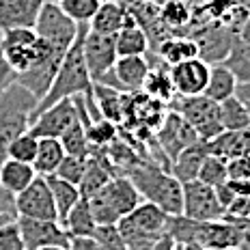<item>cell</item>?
I'll return each instance as SVG.
<instances>
[{
	"label": "cell",
	"mask_w": 250,
	"mask_h": 250,
	"mask_svg": "<svg viewBox=\"0 0 250 250\" xmlns=\"http://www.w3.org/2000/svg\"><path fill=\"white\" fill-rule=\"evenodd\" d=\"M86 33H88V24H78V35H76L74 43L67 50L65 59H62L61 67H59V74H56L54 82H52L50 91L39 100V106H37V110L33 112L30 121H33L39 112H43L45 108H50L52 104L65 100V97L91 95L93 93V78L88 74L84 52H82V43H84Z\"/></svg>",
	"instance_id": "obj_1"
},
{
	"label": "cell",
	"mask_w": 250,
	"mask_h": 250,
	"mask_svg": "<svg viewBox=\"0 0 250 250\" xmlns=\"http://www.w3.org/2000/svg\"><path fill=\"white\" fill-rule=\"evenodd\" d=\"M125 175L138 188L145 201L158 205L170 216L184 211V184L170 170L153 162H143L132 166Z\"/></svg>",
	"instance_id": "obj_2"
},
{
	"label": "cell",
	"mask_w": 250,
	"mask_h": 250,
	"mask_svg": "<svg viewBox=\"0 0 250 250\" xmlns=\"http://www.w3.org/2000/svg\"><path fill=\"white\" fill-rule=\"evenodd\" d=\"M37 106L39 97L20 82H13L4 91H0V164L7 160L9 145L20 134L28 132L30 117Z\"/></svg>",
	"instance_id": "obj_3"
},
{
	"label": "cell",
	"mask_w": 250,
	"mask_h": 250,
	"mask_svg": "<svg viewBox=\"0 0 250 250\" xmlns=\"http://www.w3.org/2000/svg\"><path fill=\"white\" fill-rule=\"evenodd\" d=\"M86 199L95 225H117L123 216H127L145 201L127 175L112 177L100 192L86 196Z\"/></svg>",
	"instance_id": "obj_4"
},
{
	"label": "cell",
	"mask_w": 250,
	"mask_h": 250,
	"mask_svg": "<svg viewBox=\"0 0 250 250\" xmlns=\"http://www.w3.org/2000/svg\"><path fill=\"white\" fill-rule=\"evenodd\" d=\"M168 216L164 209L149 201H143L136 209H132L127 216H123L117 222L119 231L125 239V244H138V242H158L166 233Z\"/></svg>",
	"instance_id": "obj_5"
},
{
	"label": "cell",
	"mask_w": 250,
	"mask_h": 250,
	"mask_svg": "<svg viewBox=\"0 0 250 250\" xmlns=\"http://www.w3.org/2000/svg\"><path fill=\"white\" fill-rule=\"evenodd\" d=\"M168 106L179 112L196 129L201 140L216 138L225 129L220 121V104L205 95H192V97L175 95V100Z\"/></svg>",
	"instance_id": "obj_6"
},
{
	"label": "cell",
	"mask_w": 250,
	"mask_h": 250,
	"mask_svg": "<svg viewBox=\"0 0 250 250\" xmlns=\"http://www.w3.org/2000/svg\"><path fill=\"white\" fill-rule=\"evenodd\" d=\"M65 54H67V50L56 48V45H52L39 37L37 59H35V62L26 71L15 76V82H20V84L26 86L30 93H35V95L41 100V97L50 91V86H52V82H54L56 74H59V67H61L62 59H65Z\"/></svg>",
	"instance_id": "obj_7"
},
{
	"label": "cell",
	"mask_w": 250,
	"mask_h": 250,
	"mask_svg": "<svg viewBox=\"0 0 250 250\" xmlns=\"http://www.w3.org/2000/svg\"><path fill=\"white\" fill-rule=\"evenodd\" d=\"M35 30L43 41H48V43L56 45L61 50H69L78 35V22H74L69 15L62 11L61 4L43 0Z\"/></svg>",
	"instance_id": "obj_8"
},
{
	"label": "cell",
	"mask_w": 250,
	"mask_h": 250,
	"mask_svg": "<svg viewBox=\"0 0 250 250\" xmlns=\"http://www.w3.org/2000/svg\"><path fill=\"white\" fill-rule=\"evenodd\" d=\"M0 52L4 54L7 62L22 74L35 62L39 54V35L35 28H7L2 30Z\"/></svg>",
	"instance_id": "obj_9"
},
{
	"label": "cell",
	"mask_w": 250,
	"mask_h": 250,
	"mask_svg": "<svg viewBox=\"0 0 250 250\" xmlns=\"http://www.w3.org/2000/svg\"><path fill=\"white\" fill-rule=\"evenodd\" d=\"M15 209L18 216L37 218V220H59V209H56L54 196L45 181L43 175H37L35 181L20 194H15Z\"/></svg>",
	"instance_id": "obj_10"
},
{
	"label": "cell",
	"mask_w": 250,
	"mask_h": 250,
	"mask_svg": "<svg viewBox=\"0 0 250 250\" xmlns=\"http://www.w3.org/2000/svg\"><path fill=\"white\" fill-rule=\"evenodd\" d=\"M188 218L199 222H211L225 218V207L220 205L216 190L203 184L201 179H192L184 184V211Z\"/></svg>",
	"instance_id": "obj_11"
},
{
	"label": "cell",
	"mask_w": 250,
	"mask_h": 250,
	"mask_svg": "<svg viewBox=\"0 0 250 250\" xmlns=\"http://www.w3.org/2000/svg\"><path fill=\"white\" fill-rule=\"evenodd\" d=\"M155 140H158L160 149L164 151V155L173 162L186 147L194 145L196 140H201V138H199V134H196V129L192 127L179 112L168 110L164 121L155 129Z\"/></svg>",
	"instance_id": "obj_12"
},
{
	"label": "cell",
	"mask_w": 250,
	"mask_h": 250,
	"mask_svg": "<svg viewBox=\"0 0 250 250\" xmlns=\"http://www.w3.org/2000/svg\"><path fill=\"white\" fill-rule=\"evenodd\" d=\"M82 52H84L88 74H91L93 82H97L102 76H106L112 69L119 59L117 35H104L88 28V33L84 35V43H82Z\"/></svg>",
	"instance_id": "obj_13"
},
{
	"label": "cell",
	"mask_w": 250,
	"mask_h": 250,
	"mask_svg": "<svg viewBox=\"0 0 250 250\" xmlns=\"http://www.w3.org/2000/svg\"><path fill=\"white\" fill-rule=\"evenodd\" d=\"M151 65L145 56H119L117 62L106 76H102L100 84L112 86L121 93H136L143 91Z\"/></svg>",
	"instance_id": "obj_14"
},
{
	"label": "cell",
	"mask_w": 250,
	"mask_h": 250,
	"mask_svg": "<svg viewBox=\"0 0 250 250\" xmlns=\"http://www.w3.org/2000/svg\"><path fill=\"white\" fill-rule=\"evenodd\" d=\"M20 235L24 239L26 250H37L43 246H67L69 248V235L59 220H37V218L18 216Z\"/></svg>",
	"instance_id": "obj_15"
},
{
	"label": "cell",
	"mask_w": 250,
	"mask_h": 250,
	"mask_svg": "<svg viewBox=\"0 0 250 250\" xmlns=\"http://www.w3.org/2000/svg\"><path fill=\"white\" fill-rule=\"evenodd\" d=\"M76 119H78V110H76L74 97H65V100L45 108L43 112H39L30 121L28 132H33L37 138H61L65 134V129Z\"/></svg>",
	"instance_id": "obj_16"
},
{
	"label": "cell",
	"mask_w": 250,
	"mask_h": 250,
	"mask_svg": "<svg viewBox=\"0 0 250 250\" xmlns=\"http://www.w3.org/2000/svg\"><path fill=\"white\" fill-rule=\"evenodd\" d=\"M209 71L211 65L207 61H203L201 56L173 65L170 67V80H173L175 93L184 97L203 95L207 82H209Z\"/></svg>",
	"instance_id": "obj_17"
},
{
	"label": "cell",
	"mask_w": 250,
	"mask_h": 250,
	"mask_svg": "<svg viewBox=\"0 0 250 250\" xmlns=\"http://www.w3.org/2000/svg\"><path fill=\"white\" fill-rule=\"evenodd\" d=\"M192 39L199 45L201 59L207 61L209 65H216V62H225V59L233 48L235 35L225 24H213V26H207V28H201Z\"/></svg>",
	"instance_id": "obj_18"
},
{
	"label": "cell",
	"mask_w": 250,
	"mask_h": 250,
	"mask_svg": "<svg viewBox=\"0 0 250 250\" xmlns=\"http://www.w3.org/2000/svg\"><path fill=\"white\" fill-rule=\"evenodd\" d=\"M43 0H0V30L35 28Z\"/></svg>",
	"instance_id": "obj_19"
},
{
	"label": "cell",
	"mask_w": 250,
	"mask_h": 250,
	"mask_svg": "<svg viewBox=\"0 0 250 250\" xmlns=\"http://www.w3.org/2000/svg\"><path fill=\"white\" fill-rule=\"evenodd\" d=\"M207 155H209V145H207V140H196L194 145L186 147L173 162H170V173H173L181 184L199 179V170H201Z\"/></svg>",
	"instance_id": "obj_20"
},
{
	"label": "cell",
	"mask_w": 250,
	"mask_h": 250,
	"mask_svg": "<svg viewBox=\"0 0 250 250\" xmlns=\"http://www.w3.org/2000/svg\"><path fill=\"white\" fill-rule=\"evenodd\" d=\"M129 18V9L125 2H110V0H102L97 13L88 22V28L95 33L104 35H117L125 26V20Z\"/></svg>",
	"instance_id": "obj_21"
},
{
	"label": "cell",
	"mask_w": 250,
	"mask_h": 250,
	"mask_svg": "<svg viewBox=\"0 0 250 250\" xmlns=\"http://www.w3.org/2000/svg\"><path fill=\"white\" fill-rule=\"evenodd\" d=\"M209 153L231 160L235 155L250 153V127L248 129H222L216 138L207 140Z\"/></svg>",
	"instance_id": "obj_22"
},
{
	"label": "cell",
	"mask_w": 250,
	"mask_h": 250,
	"mask_svg": "<svg viewBox=\"0 0 250 250\" xmlns=\"http://www.w3.org/2000/svg\"><path fill=\"white\" fill-rule=\"evenodd\" d=\"M149 52V35L138 26L136 18L129 13L125 26L117 33V54L119 56H145Z\"/></svg>",
	"instance_id": "obj_23"
},
{
	"label": "cell",
	"mask_w": 250,
	"mask_h": 250,
	"mask_svg": "<svg viewBox=\"0 0 250 250\" xmlns=\"http://www.w3.org/2000/svg\"><path fill=\"white\" fill-rule=\"evenodd\" d=\"M37 177V170L30 162H20V160L7 158L0 164V184L7 188L11 194H20L26 190Z\"/></svg>",
	"instance_id": "obj_24"
},
{
	"label": "cell",
	"mask_w": 250,
	"mask_h": 250,
	"mask_svg": "<svg viewBox=\"0 0 250 250\" xmlns=\"http://www.w3.org/2000/svg\"><path fill=\"white\" fill-rule=\"evenodd\" d=\"M199 56V45L192 37H179V35H173V37H164L158 43V59L166 62L168 67L179 65L184 61L196 59Z\"/></svg>",
	"instance_id": "obj_25"
},
{
	"label": "cell",
	"mask_w": 250,
	"mask_h": 250,
	"mask_svg": "<svg viewBox=\"0 0 250 250\" xmlns=\"http://www.w3.org/2000/svg\"><path fill=\"white\" fill-rule=\"evenodd\" d=\"M237 84H239L237 76L229 69L225 62H216V65H211L209 82H207L205 93H203V95L220 104V102H225V100H229V97L235 95Z\"/></svg>",
	"instance_id": "obj_26"
},
{
	"label": "cell",
	"mask_w": 250,
	"mask_h": 250,
	"mask_svg": "<svg viewBox=\"0 0 250 250\" xmlns=\"http://www.w3.org/2000/svg\"><path fill=\"white\" fill-rule=\"evenodd\" d=\"M93 93H95V104L97 110L104 119L112 123H123V114H125V93L117 91L112 86L100 84V82H93Z\"/></svg>",
	"instance_id": "obj_27"
},
{
	"label": "cell",
	"mask_w": 250,
	"mask_h": 250,
	"mask_svg": "<svg viewBox=\"0 0 250 250\" xmlns=\"http://www.w3.org/2000/svg\"><path fill=\"white\" fill-rule=\"evenodd\" d=\"M143 93H147L149 97H153V100L162 102L168 106L170 102L175 100V86H173V80H170V67L162 62L158 59V67H151L149 74H147V80H145L143 84Z\"/></svg>",
	"instance_id": "obj_28"
},
{
	"label": "cell",
	"mask_w": 250,
	"mask_h": 250,
	"mask_svg": "<svg viewBox=\"0 0 250 250\" xmlns=\"http://www.w3.org/2000/svg\"><path fill=\"white\" fill-rule=\"evenodd\" d=\"M62 229L67 231V235L71 237H93V231H95V220H93L91 207H88V199L82 196L80 201L76 203L69 209L65 218L61 220Z\"/></svg>",
	"instance_id": "obj_29"
},
{
	"label": "cell",
	"mask_w": 250,
	"mask_h": 250,
	"mask_svg": "<svg viewBox=\"0 0 250 250\" xmlns=\"http://www.w3.org/2000/svg\"><path fill=\"white\" fill-rule=\"evenodd\" d=\"M65 149H62L59 138H39V149L35 155V170L37 175H54L56 168L61 166L62 158H65Z\"/></svg>",
	"instance_id": "obj_30"
},
{
	"label": "cell",
	"mask_w": 250,
	"mask_h": 250,
	"mask_svg": "<svg viewBox=\"0 0 250 250\" xmlns=\"http://www.w3.org/2000/svg\"><path fill=\"white\" fill-rule=\"evenodd\" d=\"M45 181H48L50 190H52V196H54V203H56V209H59V218H62L69 213V209L76 205L78 201L82 199V192L80 188L71 181L62 179L59 175H45Z\"/></svg>",
	"instance_id": "obj_31"
},
{
	"label": "cell",
	"mask_w": 250,
	"mask_h": 250,
	"mask_svg": "<svg viewBox=\"0 0 250 250\" xmlns=\"http://www.w3.org/2000/svg\"><path fill=\"white\" fill-rule=\"evenodd\" d=\"M220 121L225 129H248L250 127V108L242 97L233 95L220 102Z\"/></svg>",
	"instance_id": "obj_32"
},
{
	"label": "cell",
	"mask_w": 250,
	"mask_h": 250,
	"mask_svg": "<svg viewBox=\"0 0 250 250\" xmlns=\"http://www.w3.org/2000/svg\"><path fill=\"white\" fill-rule=\"evenodd\" d=\"M158 18L162 28H186L192 22V7L186 0H164Z\"/></svg>",
	"instance_id": "obj_33"
},
{
	"label": "cell",
	"mask_w": 250,
	"mask_h": 250,
	"mask_svg": "<svg viewBox=\"0 0 250 250\" xmlns=\"http://www.w3.org/2000/svg\"><path fill=\"white\" fill-rule=\"evenodd\" d=\"M225 65L237 76L239 82L250 84V41L244 37H235L233 48L225 59Z\"/></svg>",
	"instance_id": "obj_34"
},
{
	"label": "cell",
	"mask_w": 250,
	"mask_h": 250,
	"mask_svg": "<svg viewBox=\"0 0 250 250\" xmlns=\"http://www.w3.org/2000/svg\"><path fill=\"white\" fill-rule=\"evenodd\" d=\"M199 227H201L199 220H192L186 213H175V216H168L166 233H168L177 244H190V242H196Z\"/></svg>",
	"instance_id": "obj_35"
},
{
	"label": "cell",
	"mask_w": 250,
	"mask_h": 250,
	"mask_svg": "<svg viewBox=\"0 0 250 250\" xmlns=\"http://www.w3.org/2000/svg\"><path fill=\"white\" fill-rule=\"evenodd\" d=\"M65 153L69 155H88L91 153V145H88V138H86V129L82 125L80 119H76L69 127L65 129V134L59 138Z\"/></svg>",
	"instance_id": "obj_36"
},
{
	"label": "cell",
	"mask_w": 250,
	"mask_h": 250,
	"mask_svg": "<svg viewBox=\"0 0 250 250\" xmlns=\"http://www.w3.org/2000/svg\"><path fill=\"white\" fill-rule=\"evenodd\" d=\"M86 138H88V145L91 149H104L108 145H112L114 140L119 138V127L117 123L108 121V119H97V121H91L86 125Z\"/></svg>",
	"instance_id": "obj_37"
},
{
	"label": "cell",
	"mask_w": 250,
	"mask_h": 250,
	"mask_svg": "<svg viewBox=\"0 0 250 250\" xmlns=\"http://www.w3.org/2000/svg\"><path fill=\"white\" fill-rule=\"evenodd\" d=\"M199 179L203 184L211 186V188H218L222 184L229 181V170H227V160L220 158V155H213L209 153L203 162L201 170H199Z\"/></svg>",
	"instance_id": "obj_38"
},
{
	"label": "cell",
	"mask_w": 250,
	"mask_h": 250,
	"mask_svg": "<svg viewBox=\"0 0 250 250\" xmlns=\"http://www.w3.org/2000/svg\"><path fill=\"white\" fill-rule=\"evenodd\" d=\"M37 149H39V138L35 136L33 132H24L20 134L18 138L9 145V153L7 158H13V160H20V162H35V155H37Z\"/></svg>",
	"instance_id": "obj_39"
},
{
	"label": "cell",
	"mask_w": 250,
	"mask_h": 250,
	"mask_svg": "<svg viewBox=\"0 0 250 250\" xmlns=\"http://www.w3.org/2000/svg\"><path fill=\"white\" fill-rule=\"evenodd\" d=\"M61 9L78 24H88L97 13L102 0H61Z\"/></svg>",
	"instance_id": "obj_40"
},
{
	"label": "cell",
	"mask_w": 250,
	"mask_h": 250,
	"mask_svg": "<svg viewBox=\"0 0 250 250\" xmlns=\"http://www.w3.org/2000/svg\"><path fill=\"white\" fill-rule=\"evenodd\" d=\"M88 155H69L67 153L65 158H62L61 166L56 168V175L62 177V179H67V181H71V184L80 186L82 177H84V170H86Z\"/></svg>",
	"instance_id": "obj_41"
},
{
	"label": "cell",
	"mask_w": 250,
	"mask_h": 250,
	"mask_svg": "<svg viewBox=\"0 0 250 250\" xmlns=\"http://www.w3.org/2000/svg\"><path fill=\"white\" fill-rule=\"evenodd\" d=\"M93 239L102 244L106 250H125V246H127L117 225H97L93 231Z\"/></svg>",
	"instance_id": "obj_42"
},
{
	"label": "cell",
	"mask_w": 250,
	"mask_h": 250,
	"mask_svg": "<svg viewBox=\"0 0 250 250\" xmlns=\"http://www.w3.org/2000/svg\"><path fill=\"white\" fill-rule=\"evenodd\" d=\"M0 250H26L24 239L20 235L18 218L0 227Z\"/></svg>",
	"instance_id": "obj_43"
},
{
	"label": "cell",
	"mask_w": 250,
	"mask_h": 250,
	"mask_svg": "<svg viewBox=\"0 0 250 250\" xmlns=\"http://www.w3.org/2000/svg\"><path fill=\"white\" fill-rule=\"evenodd\" d=\"M229 179H250V153H242L227 160Z\"/></svg>",
	"instance_id": "obj_44"
},
{
	"label": "cell",
	"mask_w": 250,
	"mask_h": 250,
	"mask_svg": "<svg viewBox=\"0 0 250 250\" xmlns=\"http://www.w3.org/2000/svg\"><path fill=\"white\" fill-rule=\"evenodd\" d=\"M227 220H250V196H237L225 211Z\"/></svg>",
	"instance_id": "obj_45"
},
{
	"label": "cell",
	"mask_w": 250,
	"mask_h": 250,
	"mask_svg": "<svg viewBox=\"0 0 250 250\" xmlns=\"http://www.w3.org/2000/svg\"><path fill=\"white\" fill-rule=\"evenodd\" d=\"M15 69L11 65L7 62V59H4V54L0 52V91H4L9 84H13L15 82Z\"/></svg>",
	"instance_id": "obj_46"
},
{
	"label": "cell",
	"mask_w": 250,
	"mask_h": 250,
	"mask_svg": "<svg viewBox=\"0 0 250 250\" xmlns=\"http://www.w3.org/2000/svg\"><path fill=\"white\" fill-rule=\"evenodd\" d=\"M0 211L18 216V209H15V194H11L2 184H0Z\"/></svg>",
	"instance_id": "obj_47"
},
{
	"label": "cell",
	"mask_w": 250,
	"mask_h": 250,
	"mask_svg": "<svg viewBox=\"0 0 250 250\" xmlns=\"http://www.w3.org/2000/svg\"><path fill=\"white\" fill-rule=\"evenodd\" d=\"M69 250H106L102 244H97L93 237H71Z\"/></svg>",
	"instance_id": "obj_48"
},
{
	"label": "cell",
	"mask_w": 250,
	"mask_h": 250,
	"mask_svg": "<svg viewBox=\"0 0 250 250\" xmlns=\"http://www.w3.org/2000/svg\"><path fill=\"white\" fill-rule=\"evenodd\" d=\"M205 9L213 18H222L225 11L231 9V0H205Z\"/></svg>",
	"instance_id": "obj_49"
},
{
	"label": "cell",
	"mask_w": 250,
	"mask_h": 250,
	"mask_svg": "<svg viewBox=\"0 0 250 250\" xmlns=\"http://www.w3.org/2000/svg\"><path fill=\"white\" fill-rule=\"evenodd\" d=\"M213 190H216V196H218V201H220V205L225 207V211H227V207H229L233 201L237 199V196L233 194V190H231V188H229V184H222V186L213 188Z\"/></svg>",
	"instance_id": "obj_50"
},
{
	"label": "cell",
	"mask_w": 250,
	"mask_h": 250,
	"mask_svg": "<svg viewBox=\"0 0 250 250\" xmlns=\"http://www.w3.org/2000/svg\"><path fill=\"white\" fill-rule=\"evenodd\" d=\"M227 184L235 196H250V179H229Z\"/></svg>",
	"instance_id": "obj_51"
},
{
	"label": "cell",
	"mask_w": 250,
	"mask_h": 250,
	"mask_svg": "<svg viewBox=\"0 0 250 250\" xmlns=\"http://www.w3.org/2000/svg\"><path fill=\"white\" fill-rule=\"evenodd\" d=\"M155 242H138V244H127L125 250H153Z\"/></svg>",
	"instance_id": "obj_52"
},
{
	"label": "cell",
	"mask_w": 250,
	"mask_h": 250,
	"mask_svg": "<svg viewBox=\"0 0 250 250\" xmlns=\"http://www.w3.org/2000/svg\"><path fill=\"white\" fill-rule=\"evenodd\" d=\"M184 248L186 250H207L203 244H199V242H190V244H184Z\"/></svg>",
	"instance_id": "obj_53"
},
{
	"label": "cell",
	"mask_w": 250,
	"mask_h": 250,
	"mask_svg": "<svg viewBox=\"0 0 250 250\" xmlns=\"http://www.w3.org/2000/svg\"><path fill=\"white\" fill-rule=\"evenodd\" d=\"M37 250H69L67 246H43V248H37Z\"/></svg>",
	"instance_id": "obj_54"
},
{
	"label": "cell",
	"mask_w": 250,
	"mask_h": 250,
	"mask_svg": "<svg viewBox=\"0 0 250 250\" xmlns=\"http://www.w3.org/2000/svg\"><path fill=\"white\" fill-rule=\"evenodd\" d=\"M138 2H149V4H158V2H162V0H138Z\"/></svg>",
	"instance_id": "obj_55"
},
{
	"label": "cell",
	"mask_w": 250,
	"mask_h": 250,
	"mask_svg": "<svg viewBox=\"0 0 250 250\" xmlns=\"http://www.w3.org/2000/svg\"><path fill=\"white\" fill-rule=\"evenodd\" d=\"M173 250H186V248H184V244H175V248H173Z\"/></svg>",
	"instance_id": "obj_56"
},
{
	"label": "cell",
	"mask_w": 250,
	"mask_h": 250,
	"mask_svg": "<svg viewBox=\"0 0 250 250\" xmlns=\"http://www.w3.org/2000/svg\"><path fill=\"white\" fill-rule=\"evenodd\" d=\"M110 2H123V0H110Z\"/></svg>",
	"instance_id": "obj_57"
},
{
	"label": "cell",
	"mask_w": 250,
	"mask_h": 250,
	"mask_svg": "<svg viewBox=\"0 0 250 250\" xmlns=\"http://www.w3.org/2000/svg\"><path fill=\"white\" fill-rule=\"evenodd\" d=\"M50 2H56V4H59V2H61V0H50Z\"/></svg>",
	"instance_id": "obj_58"
},
{
	"label": "cell",
	"mask_w": 250,
	"mask_h": 250,
	"mask_svg": "<svg viewBox=\"0 0 250 250\" xmlns=\"http://www.w3.org/2000/svg\"><path fill=\"white\" fill-rule=\"evenodd\" d=\"M248 225H250V220H248Z\"/></svg>",
	"instance_id": "obj_59"
}]
</instances>
